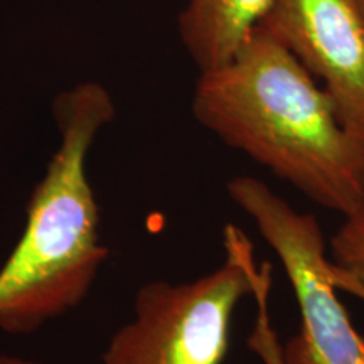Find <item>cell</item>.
I'll list each match as a JSON object with an SVG mask.
<instances>
[{"label":"cell","instance_id":"obj_4","mask_svg":"<svg viewBox=\"0 0 364 364\" xmlns=\"http://www.w3.org/2000/svg\"><path fill=\"white\" fill-rule=\"evenodd\" d=\"M228 196L280 258L300 312V332L284 346L287 364H364V338L338 297L324 233L265 182L233 177Z\"/></svg>","mask_w":364,"mask_h":364},{"label":"cell","instance_id":"obj_3","mask_svg":"<svg viewBox=\"0 0 364 364\" xmlns=\"http://www.w3.org/2000/svg\"><path fill=\"white\" fill-rule=\"evenodd\" d=\"M223 236L226 258L216 270L136 292L134 317L113 334L102 364H223L235 311L252 297L258 268L247 235L228 225Z\"/></svg>","mask_w":364,"mask_h":364},{"label":"cell","instance_id":"obj_6","mask_svg":"<svg viewBox=\"0 0 364 364\" xmlns=\"http://www.w3.org/2000/svg\"><path fill=\"white\" fill-rule=\"evenodd\" d=\"M277 0H184L179 34L199 73L235 58L265 24Z\"/></svg>","mask_w":364,"mask_h":364},{"label":"cell","instance_id":"obj_9","mask_svg":"<svg viewBox=\"0 0 364 364\" xmlns=\"http://www.w3.org/2000/svg\"><path fill=\"white\" fill-rule=\"evenodd\" d=\"M0 364H39L29 359H22L17 356H9V354H0Z\"/></svg>","mask_w":364,"mask_h":364},{"label":"cell","instance_id":"obj_5","mask_svg":"<svg viewBox=\"0 0 364 364\" xmlns=\"http://www.w3.org/2000/svg\"><path fill=\"white\" fill-rule=\"evenodd\" d=\"M265 27L336 105L364 149V12L354 0H277Z\"/></svg>","mask_w":364,"mask_h":364},{"label":"cell","instance_id":"obj_7","mask_svg":"<svg viewBox=\"0 0 364 364\" xmlns=\"http://www.w3.org/2000/svg\"><path fill=\"white\" fill-rule=\"evenodd\" d=\"M331 267L338 290L364 300V211L344 218L331 238Z\"/></svg>","mask_w":364,"mask_h":364},{"label":"cell","instance_id":"obj_10","mask_svg":"<svg viewBox=\"0 0 364 364\" xmlns=\"http://www.w3.org/2000/svg\"><path fill=\"white\" fill-rule=\"evenodd\" d=\"M354 2H356V4H358V6L363 9V12H364V0H354Z\"/></svg>","mask_w":364,"mask_h":364},{"label":"cell","instance_id":"obj_2","mask_svg":"<svg viewBox=\"0 0 364 364\" xmlns=\"http://www.w3.org/2000/svg\"><path fill=\"white\" fill-rule=\"evenodd\" d=\"M59 147L27 204L26 228L0 268V331L22 336L83 302L108 248L86 174L98 132L115 117L100 83H80L54 100Z\"/></svg>","mask_w":364,"mask_h":364},{"label":"cell","instance_id":"obj_1","mask_svg":"<svg viewBox=\"0 0 364 364\" xmlns=\"http://www.w3.org/2000/svg\"><path fill=\"white\" fill-rule=\"evenodd\" d=\"M196 120L318 206L364 211V149L307 68L260 27L225 65L199 75Z\"/></svg>","mask_w":364,"mask_h":364},{"label":"cell","instance_id":"obj_8","mask_svg":"<svg viewBox=\"0 0 364 364\" xmlns=\"http://www.w3.org/2000/svg\"><path fill=\"white\" fill-rule=\"evenodd\" d=\"M270 289L272 268L263 263L255 272L252 297L257 302V317L248 338V348L260 359L262 364H287L284 344L280 343L270 316Z\"/></svg>","mask_w":364,"mask_h":364}]
</instances>
